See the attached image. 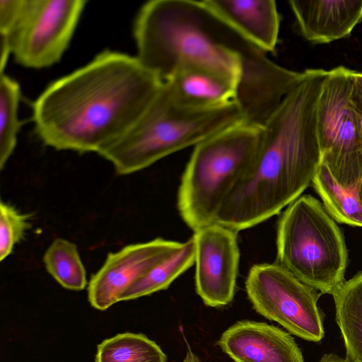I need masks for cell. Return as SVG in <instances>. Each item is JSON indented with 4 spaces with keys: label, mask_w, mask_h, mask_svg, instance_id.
Instances as JSON below:
<instances>
[{
    "label": "cell",
    "mask_w": 362,
    "mask_h": 362,
    "mask_svg": "<svg viewBox=\"0 0 362 362\" xmlns=\"http://www.w3.org/2000/svg\"><path fill=\"white\" fill-rule=\"evenodd\" d=\"M163 83L136 56L104 50L40 94L35 132L55 150L99 153L133 125Z\"/></svg>",
    "instance_id": "cell-1"
},
{
    "label": "cell",
    "mask_w": 362,
    "mask_h": 362,
    "mask_svg": "<svg viewBox=\"0 0 362 362\" xmlns=\"http://www.w3.org/2000/svg\"><path fill=\"white\" fill-rule=\"evenodd\" d=\"M327 71L308 69L262 127L255 160L215 222L235 232L279 214L310 185L322 163L317 102Z\"/></svg>",
    "instance_id": "cell-2"
},
{
    "label": "cell",
    "mask_w": 362,
    "mask_h": 362,
    "mask_svg": "<svg viewBox=\"0 0 362 362\" xmlns=\"http://www.w3.org/2000/svg\"><path fill=\"white\" fill-rule=\"evenodd\" d=\"M133 36L136 58L163 82L182 69L204 67L238 83L245 57L256 47L203 0L146 2L135 17Z\"/></svg>",
    "instance_id": "cell-3"
},
{
    "label": "cell",
    "mask_w": 362,
    "mask_h": 362,
    "mask_svg": "<svg viewBox=\"0 0 362 362\" xmlns=\"http://www.w3.org/2000/svg\"><path fill=\"white\" fill-rule=\"evenodd\" d=\"M243 122L235 101L212 110L187 108L175 101L163 83L133 125L98 154L117 174L127 175Z\"/></svg>",
    "instance_id": "cell-4"
},
{
    "label": "cell",
    "mask_w": 362,
    "mask_h": 362,
    "mask_svg": "<svg viewBox=\"0 0 362 362\" xmlns=\"http://www.w3.org/2000/svg\"><path fill=\"white\" fill-rule=\"evenodd\" d=\"M262 127L243 122L194 146L181 177L177 209L194 231L215 222L223 202L252 166Z\"/></svg>",
    "instance_id": "cell-5"
},
{
    "label": "cell",
    "mask_w": 362,
    "mask_h": 362,
    "mask_svg": "<svg viewBox=\"0 0 362 362\" xmlns=\"http://www.w3.org/2000/svg\"><path fill=\"white\" fill-rule=\"evenodd\" d=\"M278 264L321 293L332 294L345 281L348 255L343 235L321 203L305 195L279 219Z\"/></svg>",
    "instance_id": "cell-6"
},
{
    "label": "cell",
    "mask_w": 362,
    "mask_h": 362,
    "mask_svg": "<svg viewBox=\"0 0 362 362\" xmlns=\"http://www.w3.org/2000/svg\"><path fill=\"white\" fill-rule=\"evenodd\" d=\"M351 71H327L317 102V137L325 164L344 188L358 192L362 177V142L351 100Z\"/></svg>",
    "instance_id": "cell-7"
},
{
    "label": "cell",
    "mask_w": 362,
    "mask_h": 362,
    "mask_svg": "<svg viewBox=\"0 0 362 362\" xmlns=\"http://www.w3.org/2000/svg\"><path fill=\"white\" fill-rule=\"evenodd\" d=\"M255 310L303 339L318 342L325 335L324 315L315 290L279 264L253 265L245 281Z\"/></svg>",
    "instance_id": "cell-8"
},
{
    "label": "cell",
    "mask_w": 362,
    "mask_h": 362,
    "mask_svg": "<svg viewBox=\"0 0 362 362\" xmlns=\"http://www.w3.org/2000/svg\"><path fill=\"white\" fill-rule=\"evenodd\" d=\"M86 1L25 0L6 37L16 63L30 69L57 63L74 36Z\"/></svg>",
    "instance_id": "cell-9"
},
{
    "label": "cell",
    "mask_w": 362,
    "mask_h": 362,
    "mask_svg": "<svg viewBox=\"0 0 362 362\" xmlns=\"http://www.w3.org/2000/svg\"><path fill=\"white\" fill-rule=\"evenodd\" d=\"M195 288L203 303L218 308L235 295L240 261L237 232L217 223L194 231Z\"/></svg>",
    "instance_id": "cell-10"
},
{
    "label": "cell",
    "mask_w": 362,
    "mask_h": 362,
    "mask_svg": "<svg viewBox=\"0 0 362 362\" xmlns=\"http://www.w3.org/2000/svg\"><path fill=\"white\" fill-rule=\"evenodd\" d=\"M184 243L157 238L110 252L88 285L90 305L105 310L119 302L120 295L155 265L182 247Z\"/></svg>",
    "instance_id": "cell-11"
},
{
    "label": "cell",
    "mask_w": 362,
    "mask_h": 362,
    "mask_svg": "<svg viewBox=\"0 0 362 362\" xmlns=\"http://www.w3.org/2000/svg\"><path fill=\"white\" fill-rule=\"evenodd\" d=\"M217 344L234 362H305L289 333L262 322H236Z\"/></svg>",
    "instance_id": "cell-12"
},
{
    "label": "cell",
    "mask_w": 362,
    "mask_h": 362,
    "mask_svg": "<svg viewBox=\"0 0 362 362\" xmlns=\"http://www.w3.org/2000/svg\"><path fill=\"white\" fill-rule=\"evenodd\" d=\"M302 36L313 44L346 37L362 19V1L291 0Z\"/></svg>",
    "instance_id": "cell-13"
},
{
    "label": "cell",
    "mask_w": 362,
    "mask_h": 362,
    "mask_svg": "<svg viewBox=\"0 0 362 362\" xmlns=\"http://www.w3.org/2000/svg\"><path fill=\"white\" fill-rule=\"evenodd\" d=\"M218 18L267 53L278 41L280 15L274 0H203Z\"/></svg>",
    "instance_id": "cell-14"
},
{
    "label": "cell",
    "mask_w": 362,
    "mask_h": 362,
    "mask_svg": "<svg viewBox=\"0 0 362 362\" xmlns=\"http://www.w3.org/2000/svg\"><path fill=\"white\" fill-rule=\"evenodd\" d=\"M163 83L176 103L193 110H212L235 101L238 82L207 68L182 69Z\"/></svg>",
    "instance_id": "cell-15"
},
{
    "label": "cell",
    "mask_w": 362,
    "mask_h": 362,
    "mask_svg": "<svg viewBox=\"0 0 362 362\" xmlns=\"http://www.w3.org/2000/svg\"><path fill=\"white\" fill-rule=\"evenodd\" d=\"M332 295L346 358L362 362V272L345 281Z\"/></svg>",
    "instance_id": "cell-16"
},
{
    "label": "cell",
    "mask_w": 362,
    "mask_h": 362,
    "mask_svg": "<svg viewBox=\"0 0 362 362\" xmlns=\"http://www.w3.org/2000/svg\"><path fill=\"white\" fill-rule=\"evenodd\" d=\"M195 262V245L192 238L181 249L151 268L144 276L128 287L119 301L136 299L167 289Z\"/></svg>",
    "instance_id": "cell-17"
},
{
    "label": "cell",
    "mask_w": 362,
    "mask_h": 362,
    "mask_svg": "<svg viewBox=\"0 0 362 362\" xmlns=\"http://www.w3.org/2000/svg\"><path fill=\"white\" fill-rule=\"evenodd\" d=\"M329 214L341 223L362 227V204L358 192L342 187L321 163L312 181Z\"/></svg>",
    "instance_id": "cell-18"
},
{
    "label": "cell",
    "mask_w": 362,
    "mask_h": 362,
    "mask_svg": "<svg viewBox=\"0 0 362 362\" xmlns=\"http://www.w3.org/2000/svg\"><path fill=\"white\" fill-rule=\"evenodd\" d=\"M167 356L141 333L124 332L105 339L97 346L95 362H166Z\"/></svg>",
    "instance_id": "cell-19"
},
{
    "label": "cell",
    "mask_w": 362,
    "mask_h": 362,
    "mask_svg": "<svg viewBox=\"0 0 362 362\" xmlns=\"http://www.w3.org/2000/svg\"><path fill=\"white\" fill-rule=\"evenodd\" d=\"M42 259L47 272L63 288L78 291L87 286L86 269L74 243L63 238L54 240Z\"/></svg>",
    "instance_id": "cell-20"
},
{
    "label": "cell",
    "mask_w": 362,
    "mask_h": 362,
    "mask_svg": "<svg viewBox=\"0 0 362 362\" xmlns=\"http://www.w3.org/2000/svg\"><path fill=\"white\" fill-rule=\"evenodd\" d=\"M20 86L4 72L0 73V169L12 155L21 127L18 119Z\"/></svg>",
    "instance_id": "cell-21"
},
{
    "label": "cell",
    "mask_w": 362,
    "mask_h": 362,
    "mask_svg": "<svg viewBox=\"0 0 362 362\" xmlns=\"http://www.w3.org/2000/svg\"><path fill=\"white\" fill-rule=\"evenodd\" d=\"M30 216L18 211L13 206L0 204V260L6 259L30 226Z\"/></svg>",
    "instance_id": "cell-22"
},
{
    "label": "cell",
    "mask_w": 362,
    "mask_h": 362,
    "mask_svg": "<svg viewBox=\"0 0 362 362\" xmlns=\"http://www.w3.org/2000/svg\"><path fill=\"white\" fill-rule=\"evenodd\" d=\"M25 0H0V35H7L22 11Z\"/></svg>",
    "instance_id": "cell-23"
},
{
    "label": "cell",
    "mask_w": 362,
    "mask_h": 362,
    "mask_svg": "<svg viewBox=\"0 0 362 362\" xmlns=\"http://www.w3.org/2000/svg\"><path fill=\"white\" fill-rule=\"evenodd\" d=\"M350 97L354 110L362 114V72L351 71Z\"/></svg>",
    "instance_id": "cell-24"
},
{
    "label": "cell",
    "mask_w": 362,
    "mask_h": 362,
    "mask_svg": "<svg viewBox=\"0 0 362 362\" xmlns=\"http://www.w3.org/2000/svg\"><path fill=\"white\" fill-rule=\"evenodd\" d=\"M319 362H351L347 358H344L334 354H327L322 356Z\"/></svg>",
    "instance_id": "cell-25"
},
{
    "label": "cell",
    "mask_w": 362,
    "mask_h": 362,
    "mask_svg": "<svg viewBox=\"0 0 362 362\" xmlns=\"http://www.w3.org/2000/svg\"><path fill=\"white\" fill-rule=\"evenodd\" d=\"M182 362H201V361L198 356L192 351L189 346H188L186 356Z\"/></svg>",
    "instance_id": "cell-26"
},
{
    "label": "cell",
    "mask_w": 362,
    "mask_h": 362,
    "mask_svg": "<svg viewBox=\"0 0 362 362\" xmlns=\"http://www.w3.org/2000/svg\"><path fill=\"white\" fill-rule=\"evenodd\" d=\"M356 112V127L359 138L362 142V114Z\"/></svg>",
    "instance_id": "cell-27"
},
{
    "label": "cell",
    "mask_w": 362,
    "mask_h": 362,
    "mask_svg": "<svg viewBox=\"0 0 362 362\" xmlns=\"http://www.w3.org/2000/svg\"><path fill=\"white\" fill-rule=\"evenodd\" d=\"M358 199L362 204V177L361 179V181L359 182V185L358 187Z\"/></svg>",
    "instance_id": "cell-28"
}]
</instances>
